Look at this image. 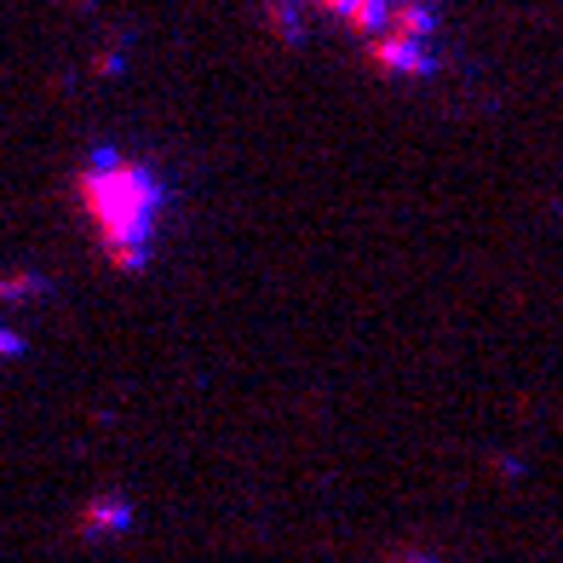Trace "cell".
Returning a JSON list of instances; mask_svg holds the SVG:
<instances>
[{"label":"cell","instance_id":"obj_1","mask_svg":"<svg viewBox=\"0 0 563 563\" xmlns=\"http://www.w3.org/2000/svg\"><path fill=\"white\" fill-rule=\"evenodd\" d=\"M75 201L92 224L98 247L115 271H144L162 242V208L167 185L156 167H144L121 150H92L75 173Z\"/></svg>","mask_w":563,"mask_h":563},{"label":"cell","instance_id":"obj_3","mask_svg":"<svg viewBox=\"0 0 563 563\" xmlns=\"http://www.w3.org/2000/svg\"><path fill=\"white\" fill-rule=\"evenodd\" d=\"M397 563H431V558H397Z\"/></svg>","mask_w":563,"mask_h":563},{"label":"cell","instance_id":"obj_2","mask_svg":"<svg viewBox=\"0 0 563 563\" xmlns=\"http://www.w3.org/2000/svg\"><path fill=\"white\" fill-rule=\"evenodd\" d=\"M340 23L363 53L391 75H431L438 69V18L426 0H311L305 23Z\"/></svg>","mask_w":563,"mask_h":563}]
</instances>
